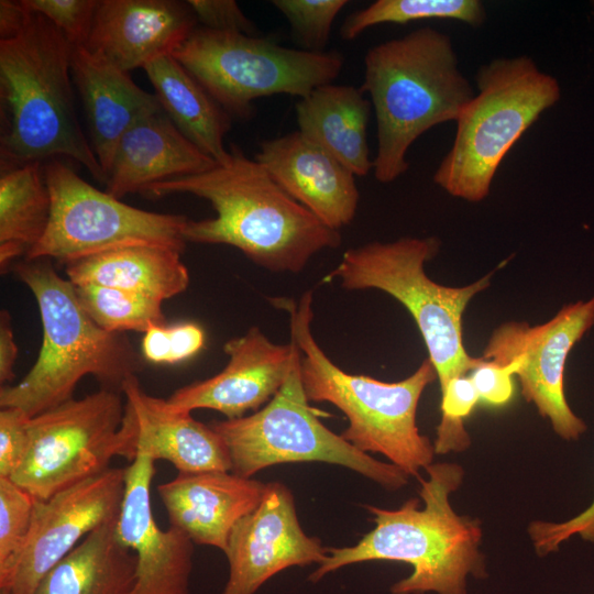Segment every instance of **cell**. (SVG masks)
<instances>
[{
	"label": "cell",
	"mask_w": 594,
	"mask_h": 594,
	"mask_svg": "<svg viewBox=\"0 0 594 594\" xmlns=\"http://www.w3.org/2000/svg\"><path fill=\"white\" fill-rule=\"evenodd\" d=\"M441 391V419L433 441L435 452H461L471 444L465 428L466 418L480 402V396L469 375L451 380Z\"/></svg>",
	"instance_id": "obj_32"
},
{
	"label": "cell",
	"mask_w": 594,
	"mask_h": 594,
	"mask_svg": "<svg viewBox=\"0 0 594 594\" xmlns=\"http://www.w3.org/2000/svg\"><path fill=\"white\" fill-rule=\"evenodd\" d=\"M377 125L375 178L388 184L409 167V147L426 131L457 121L475 92L459 67L451 37L433 28L371 47L361 87Z\"/></svg>",
	"instance_id": "obj_4"
},
{
	"label": "cell",
	"mask_w": 594,
	"mask_h": 594,
	"mask_svg": "<svg viewBox=\"0 0 594 594\" xmlns=\"http://www.w3.org/2000/svg\"><path fill=\"white\" fill-rule=\"evenodd\" d=\"M155 461L139 450L125 468V490L117 520L120 540L136 558L129 594H189L194 542L169 526L163 530L151 505Z\"/></svg>",
	"instance_id": "obj_17"
},
{
	"label": "cell",
	"mask_w": 594,
	"mask_h": 594,
	"mask_svg": "<svg viewBox=\"0 0 594 594\" xmlns=\"http://www.w3.org/2000/svg\"><path fill=\"white\" fill-rule=\"evenodd\" d=\"M13 270L37 302L43 338L28 374L18 384L1 386L0 407L34 417L74 398L86 375L95 376L102 388L122 392L125 380L140 367L125 334L97 326L80 306L74 284L56 273L51 260L24 258Z\"/></svg>",
	"instance_id": "obj_6"
},
{
	"label": "cell",
	"mask_w": 594,
	"mask_h": 594,
	"mask_svg": "<svg viewBox=\"0 0 594 594\" xmlns=\"http://www.w3.org/2000/svg\"><path fill=\"white\" fill-rule=\"evenodd\" d=\"M187 3L204 28L252 36L257 33L254 23L233 0H188Z\"/></svg>",
	"instance_id": "obj_38"
},
{
	"label": "cell",
	"mask_w": 594,
	"mask_h": 594,
	"mask_svg": "<svg viewBox=\"0 0 594 594\" xmlns=\"http://www.w3.org/2000/svg\"><path fill=\"white\" fill-rule=\"evenodd\" d=\"M52 22L74 46H85L99 0H23Z\"/></svg>",
	"instance_id": "obj_35"
},
{
	"label": "cell",
	"mask_w": 594,
	"mask_h": 594,
	"mask_svg": "<svg viewBox=\"0 0 594 594\" xmlns=\"http://www.w3.org/2000/svg\"><path fill=\"white\" fill-rule=\"evenodd\" d=\"M52 200L42 162L2 169L0 176V270L7 273L44 235Z\"/></svg>",
	"instance_id": "obj_28"
},
{
	"label": "cell",
	"mask_w": 594,
	"mask_h": 594,
	"mask_svg": "<svg viewBox=\"0 0 594 594\" xmlns=\"http://www.w3.org/2000/svg\"><path fill=\"white\" fill-rule=\"evenodd\" d=\"M117 520L85 537L42 579L34 594H129L136 558L120 540Z\"/></svg>",
	"instance_id": "obj_27"
},
{
	"label": "cell",
	"mask_w": 594,
	"mask_h": 594,
	"mask_svg": "<svg viewBox=\"0 0 594 594\" xmlns=\"http://www.w3.org/2000/svg\"><path fill=\"white\" fill-rule=\"evenodd\" d=\"M230 114L248 119L262 97L304 98L333 82L343 67L338 52L289 48L262 38L196 28L172 54Z\"/></svg>",
	"instance_id": "obj_9"
},
{
	"label": "cell",
	"mask_w": 594,
	"mask_h": 594,
	"mask_svg": "<svg viewBox=\"0 0 594 594\" xmlns=\"http://www.w3.org/2000/svg\"><path fill=\"white\" fill-rule=\"evenodd\" d=\"M72 77L86 112L92 150L107 180L123 133L141 117L162 107L156 96L140 88L128 73L85 46H74Z\"/></svg>",
	"instance_id": "obj_23"
},
{
	"label": "cell",
	"mask_w": 594,
	"mask_h": 594,
	"mask_svg": "<svg viewBox=\"0 0 594 594\" xmlns=\"http://www.w3.org/2000/svg\"><path fill=\"white\" fill-rule=\"evenodd\" d=\"M480 400L491 406L506 405L514 394V366L485 360L469 373Z\"/></svg>",
	"instance_id": "obj_39"
},
{
	"label": "cell",
	"mask_w": 594,
	"mask_h": 594,
	"mask_svg": "<svg viewBox=\"0 0 594 594\" xmlns=\"http://www.w3.org/2000/svg\"><path fill=\"white\" fill-rule=\"evenodd\" d=\"M120 391L101 388L30 417L25 454L11 480L34 499L108 469L114 457H136L135 427Z\"/></svg>",
	"instance_id": "obj_10"
},
{
	"label": "cell",
	"mask_w": 594,
	"mask_h": 594,
	"mask_svg": "<svg viewBox=\"0 0 594 594\" xmlns=\"http://www.w3.org/2000/svg\"><path fill=\"white\" fill-rule=\"evenodd\" d=\"M272 4L287 19L302 50L323 52L332 24L348 1L273 0Z\"/></svg>",
	"instance_id": "obj_33"
},
{
	"label": "cell",
	"mask_w": 594,
	"mask_h": 594,
	"mask_svg": "<svg viewBox=\"0 0 594 594\" xmlns=\"http://www.w3.org/2000/svg\"><path fill=\"white\" fill-rule=\"evenodd\" d=\"M35 499L10 477H0V588H6L28 541Z\"/></svg>",
	"instance_id": "obj_31"
},
{
	"label": "cell",
	"mask_w": 594,
	"mask_h": 594,
	"mask_svg": "<svg viewBox=\"0 0 594 594\" xmlns=\"http://www.w3.org/2000/svg\"><path fill=\"white\" fill-rule=\"evenodd\" d=\"M12 319L8 310L0 312V383L9 385L14 378L18 345L14 339Z\"/></svg>",
	"instance_id": "obj_40"
},
{
	"label": "cell",
	"mask_w": 594,
	"mask_h": 594,
	"mask_svg": "<svg viewBox=\"0 0 594 594\" xmlns=\"http://www.w3.org/2000/svg\"><path fill=\"white\" fill-rule=\"evenodd\" d=\"M454 20L471 28H481L487 19L480 0H377L349 15L341 35L352 41L365 30L378 24H406L421 20Z\"/></svg>",
	"instance_id": "obj_29"
},
{
	"label": "cell",
	"mask_w": 594,
	"mask_h": 594,
	"mask_svg": "<svg viewBox=\"0 0 594 594\" xmlns=\"http://www.w3.org/2000/svg\"><path fill=\"white\" fill-rule=\"evenodd\" d=\"M216 164L160 108L141 117L121 136L107 173L106 191L121 199L158 182L200 174Z\"/></svg>",
	"instance_id": "obj_21"
},
{
	"label": "cell",
	"mask_w": 594,
	"mask_h": 594,
	"mask_svg": "<svg viewBox=\"0 0 594 594\" xmlns=\"http://www.w3.org/2000/svg\"><path fill=\"white\" fill-rule=\"evenodd\" d=\"M29 419L18 408L3 407L0 410V477H11L25 454Z\"/></svg>",
	"instance_id": "obj_37"
},
{
	"label": "cell",
	"mask_w": 594,
	"mask_h": 594,
	"mask_svg": "<svg viewBox=\"0 0 594 594\" xmlns=\"http://www.w3.org/2000/svg\"><path fill=\"white\" fill-rule=\"evenodd\" d=\"M80 306L101 329L112 333L166 324L162 301L128 290L95 284L74 285Z\"/></svg>",
	"instance_id": "obj_30"
},
{
	"label": "cell",
	"mask_w": 594,
	"mask_h": 594,
	"mask_svg": "<svg viewBox=\"0 0 594 594\" xmlns=\"http://www.w3.org/2000/svg\"><path fill=\"white\" fill-rule=\"evenodd\" d=\"M593 326L594 296L563 306L540 324L503 322L493 330L483 350V359L514 366L525 400L534 404L553 431L568 441L578 440L586 425L565 398V363L575 343Z\"/></svg>",
	"instance_id": "obj_13"
},
{
	"label": "cell",
	"mask_w": 594,
	"mask_h": 594,
	"mask_svg": "<svg viewBox=\"0 0 594 594\" xmlns=\"http://www.w3.org/2000/svg\"><path fill=\"white\" fill-rule=\"evenodd\" d=\"M312 292L298 301L277 297L270 300L289 314L292 340L300 350V378L309 402H327L349 420L341 433L360 451L381 453L408 476L432 463L433 443L416 424L419 399L437 378L427 358L408 377L383 382L367 375L350 374L336 365L311 333Z\"/></svg>",
	"instance_id": "obj_5"
},
{
	"label": "cell",
	"mask_w": 594,
	"mask_h": 594,
	"mask_svg": "<svg viewBox=\"0 0 594 594\" xmlns=\"http://www.w3.org/2000/svg\"><path fill=\"white\" fill-rule=\"evenodd\" d=\"M209 426L229 450L231 472L243 477L276 464L326 462L355 471L388 491L408 483L409 476L398 466L360 451L319 420L301 385L300 360L264 407Z\"/></svg>",
	"instance_id": "obj_11"
},
{
	"label": "cell",
	"mask_w": 594,
	"mask_h": 594,
	"mask_svg": "<svg viewBox=\"0 0 594 594\" xmlns=\"http://www.w3.org/2000/svg\"><path fill=\"white\" fill-rule=\"evenodd\" d=\"M593 4H594V1H593Z\"/></svg>",
	"instance_id": "obj_43"
},
{
	"label": "cell",
	"mask_w": 594,
	"mask_h": 594,
	"mask_svg": "<svg viewBox=\"0 0 594 594\" xmlns=\"http://www.w3.org/2000/svg\"><path fill=\"white\" fill-rule=\"evenodd\" d=\"M197 22L187 1L99 0L85 47L129 73L172 55Z\"/></svg>",
	"instance_id": "obj_18"
},
{
	"label": "cell",
	"mask_w": 594,
	"mask_h": 594,
	"mask_svg": "<svg viewBox=\"0 0 594 594\" xmlns=\"http://www.w3.org/2000/svg\"><path fill=\"white\" fill-rule=\"evenodd\" d=\"M227 162L185 177L158 182L140 194L161 198L190 194L208 200L216 217L187 221L186 242L227 244L272 272L299 273L341 234L293 199L263 165L232 144Z\"/></svg>",
	"instance_id": "obj_1"
},
{
	"label": "cell",
	"mask_w": 594,
	"mask_h": 594,
	"mask_svg": "<svg viewBox=\"0 0 594 594\" xmlns=\"http://www.w3.org/2000/svg\"><path fill=\"white\" fill-rule=\"evenodd\" d=\"M52 209L47 229L25 257L68 264L131 245H158L184 251L188 218L157 213L122 202L84 180L59 161L44 165Z\"/></svg>",
	"instance_id": "obj_12"
},
{
	"label": "cell",
	"mask_w": 594,
	"mask_h": 594,
	"mask_svg": "<svg viewBox=\"0 0 594 594\" xmlns=\"http://www.w3.org/2000/svg\"><path fill=\"white\" fill-rule=\"evenodd\" d=\"M439 248L435 237L365 243L346 250L326 278L339 279L349 290L378 289L398 300L418 327L442 389L482 360L464 348L462 317L474 296L491 285L493 274L461 287L440 285L425 272Z\"/></svg>",
	"instance_id": "obj_8"
},
{
	"label": "cell",
	"mask_w": 594,
	"mask_h": 594,
	"mask_svg": "<svg viewBox=\"0 0 594 594\" xmlns=\"http://www.w3.org/2000/svg\"><path fill=\"white\" fill-rule=\"evenodd\" d=\"M267 488L231 471L178 472L157 486L172 527L194 543L223 553L235 524L261 504Z\"/></svg>",
	"instance_id": "obj_20"
},
{
	"label": "cell",
	"mask_w": 594,
	"mask_h": 594,
	"mask_svg": "<svg viewBox=\"0 0 594 594\" xmlns=\"http://www.w3.org/2000/svg\"><path fill=\"white\" fill-rule=\"evenodd\" d=\"M428 479L419 477L420 508L410 498L397 509L367 505L375 527L354 546L329 548L328 558L309 575L318 582L345 565L369 561H398L413 572L394 583L392 594H466L468 578L486 576L480 551L481 521L454 512L450 496L463 482L464 471L455 463H431Z\"/></svg>",
	"instance_id": "obj_2"
},
{
	"label": "cell",
	"mask_w": 594,
	"mask_h": 594,
	"mask_svg": "<svg viewBox=\"0 0 594 594\" xmlns=\"http://www.w3.org/2000/svg\"><path fill=\"white\" fill-rule=\"evenodd\" d=\"M205 341V332L196 323L157 324L144 333L141 350L151 363L176 364L196 355Z\"/></svg>",
	"instance_id": "obj_34"
},
{
	"label": "cell",
	"mask_w": 594,
	"mask_h": 594,
	"mask_svg": "<svg viewBox=\"0 0 594 594\" xmlns=\"http://www.w3.org/2000/svg\"><path fill=\"white\" fill-rule=\"evenodd\" d=\"M30 10L22 1H0V40L15 35L25 24Z\"/></svg>",
	"instance_id": "obj_41"
},
{
	"label": "cell",
	"mask_w": 594,
	"mask_h": 594,
	"mask_svg": "<svg viewBox=\"0 0 594 594\" xmlns=\"http://www.w3.org/2000/svg\"><path fill=\"white\" fill-rule=\"evenodd\" d=\"M0 594H9V593L6 592V591H1V590H0Z\"/></svg>",
	"instance_id": "obj_42"
},
{
	"label": "cell",
	"mask_w": 594,
	"mask_h": 594,
	"mask_svg": "<svg viewBox=\"0 0 594 594\" xmlns=\"http://www.w3.org/2000/svg\"><path fill=\"white\" fill-rule=\"evenodd\" d=\"M121 391L133 417L136 451L168 461L178 472L231 471L229 450L209 425L191 413L170 410L165 399L142 389L136 375L125 380Z\"/></svg>",
	"instance_id": "obj_22"
},
{
	"label": "cell",
	"mask_w": 594,
	"mask_h": 594,
	"mask_svg": "<svg viewBox=\"0 0 594 594\" xmlns=\"http://www.w3.org/2000/svg\"><path fill=\"white\" fill-rule=\"evenodd\" d=\"M125 469L107 471L34 502L30 535L9 594H34L42 579L91 531L119 517Z\"/></svg>",
	"instance_id": "obj_14"
},
{
	"label": "cell",
	"mask_w": 594,
	"mask_h": 594,
	"mask_svg": "<svg viewBox=\"0 0 594 594\" xmlns=\"http://www.w3.org/2000/svg\"><path fill=\"white\" fill-rule=\"evenodd\" d=\"M143 69L176 128L216 163L227 162L230 152L224 138L231 116L172 55L156 58Z\"/></svg>",
	"instance_id": "obj_26"
},
{
	"label": "cell",
	"mask_w": 594,
	"mask_h": 594,
	"mask_svg": "<svg viewBox=\"0 0 594 594\" xmlns=\"http://www.w3.org/2000/svg\"><path fill=\"white\" fill-rule=\"evenodd\" d=\"M371 108L361 89L327 84L299 98L298 131L355 176H365L373 169L367 144Z\"/></svg>",
	"instance_id": "obj_24"
},
{
	"label": "cell",
	"mask_w": 594,
	"mask_h": 594,
	"mask_svg": "<svg viewBox=\"0 0 594 594\" xmlns=\"http://www.w3.org/2000/svg\"><path fill=\"white\" fill-rule=\"evenodd\" d=\"M223 351L229 356L226 367L209 378L176 389L165 399L170 410L191 413L207 408L226 419L243 417L276 395L301 356L293 340L276 344L256 327L228 340Z\"/></svg>",
	"instance_id": "obj_16"
},
{
	"label": "cell",
	"mask_w": 594,
	"mask_h": 594,
	"mask_svg": "<svg viewBox=\"0 0 594 594\" xmlns=\"http://www.w3.org/2000/svg\"><path fill=\"white\" fill-rule=\"evenodd\" d=\"M329 553L302 530L292 492L267 483L261 504L233 527L224 552L229 576L222 594H255L272 576L290 566L321 564Z\"/></svg>",
	"instance_id": "obj_15"
},
{
	"label": "cell",
	"mask_w": 594,
	"mask_h": 594,
	"mask_svg": "<svg viewBox=\"0 0 594 594\" xmlns=\"http://www.w3.org/2000/svg\"><path fill=\"white\" fill-rule=\"evenodd\" d=\"M528 534L539 556L557 551L563 541L575 535L594 542V499L586 509L565 521H532L528 527Z\"/></svg>",
	"instance_id": "obj_36"
},
{
	"label": "cell",
	"mask_w": 594,
	"mask_h": 594,
	"mask_svg": "<svg viewBox=\"0 0 594 594\" xmlns=\"http://www.w3.org/2000/svg\"><path fill=\"white\" fill-rule=\"evenodd\" d=\"M182 253L166 246L131 245L68 263L65 272L74 285L113 287L163 302L189 285Z\"/></svg>",
	"instance_id": "obj_25"
},
{
	"label": "cell",
	"mask_w": 594,
	"mask_h": 594,
	"mask_svg": "<svg viewBox=\"0 0 594 594\" xmlns=\"http://www.w3.org/2000/svg\"><path fill=\"white\" fill-rule=\"evenodd\" d=\"M73 50L52 22L31 10L15 35L0 40L1 170L63 155L106 184L76 114Z\"/></svg>",
	"instance_id": "obj_3"
},
{
	"label": "cell",
	"mask_w": 594,
	"mask_h": 594,
	"mask_svg": "<svg viewBox=\"0 0 594 594\" xmlns=\"http://www.w3.org/2000/svg\"><path fill=\"white\" fill-rule=\"evenodd\" d=\"M254 160L328 228L339 231L355 217V175L299 131L262 142Z\"/></svg>",
	"instance_id": "obj_19"
},
{
	"label": "cell",
	"mask_w": 594,
	"mask_h": 594,
	"mask_svg": "<svg viewBox=\"0 0 594 594\" xmlns=\"http://www.w3.org/2000/svg\"><path fill=\"white\" fill-rule=\"evenodd\" d=\"M475 81L477 92L433 174L436 185L469 202L490 195L505 155L561 96L558 80L528 55L494 58L479 67Z\"/></svg>",
	"instance_id": "obj_7"
}]
</instances>
